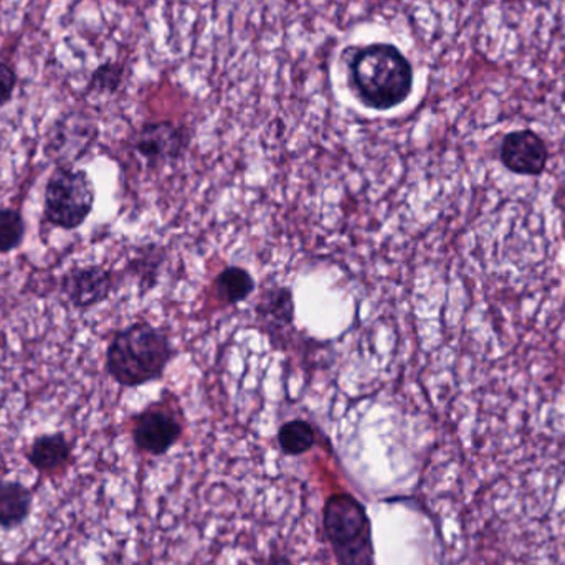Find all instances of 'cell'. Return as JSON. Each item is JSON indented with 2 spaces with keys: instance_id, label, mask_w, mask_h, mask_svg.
I'll list each match as a JSON object with an SVG mask.
<instances>
[{
  "instance_id": "6da1fadb",
  "label": "cell",
  "mask_w": 565,
  "mask_h": 565,
  "mask_svg": "<svg viewBox=\"0 0 565 565\" xmlns=\"http://www.w3.org/2000/svg\"><path fill=\"white\" fill-rule=\"evenodd\" d=\"M189 565H334L306 494L237 493L205 524Z\"/></svg>"
},
{
  "instance_id": "7a4b0ae2",
  "label": "cell",
  "mask_w": 565,
  "mask_h": 565,
  "mask_svg": "<svg viewBox=\"0 0 565 565\" xmlns=\"http://www.w3.org/2000/svg\"><path fill=\"white\" fill-rule=\"evenodd\" d=\"M175 358L168 331L136 321L116 332L106 351V371L121 387H141L159 381Z\"/></svg>"
},
{
  "instance_id": "3957f363",
  "label": "cell",
  "mask_w": 565,
  "mask_h": 565,
  "mask_svg": "<svg viewBox=\"0 0 565 565\" xmlns=\"http://www.w3.org/2000/svg\"><path fill=\"white\" fill-rule=\"evenodd\" d=\"M351 83L367 108L387 111L402 105L414 86L411 63L397 46L374 43L352 56Z\"/></svg>"
},
{
  "instance_id": "277c9868",
  "label": "cell",
  "mask_w": 565,
  "mask_h": 565,
  "mask_svg": "<svg viewBox=\"0 0 565 565\" xmlns=\"http://www.w3.org/2000/svg\"><path fill=\"white\" fill-rule=\"evenodd\" d=\"M95 184L82 169L58 168L46 182L45 217L63 231L85 224L95 207Z\"/></svg>"
},
{
  "instance_id": "5b68a950",
  "label": "cell",
  "mask_w": 565,
  "mask_h": 565,
  "mask_svg": "<svg viewBox=\"0 0 565 565\" xmlns=\"http://www.w3.org/2000/svg\"><path fill=\"white\" fill-rule=\"evenodd\" d=\"M326 531L345 565H371L367 526L354 500L339 497L331 501L326 511Z\"/></svg>"
},
{
  "instance_id": "8992f818",
  "label": "cell",
  "mask_w": 565,
  "mask_h": 565,
  "mask_svg": "<svg viewBox=\"0 0 565 565\" xmlns=\"http://www.w3.org/2000/svg\"><path fill=\"white\" fill-rule=\"evenodd\" d=\"M185 434L184 418L178 408L152 405L135 418L132 441L142 454L166 457L181 444Z\"/></svg>"
},
{
  "instance_id": "52a82bcc",
  "label": "cell",
  "mask_w": 565,
  "mask_h": 565,
  "mask_svg": "<svg viewBox=\"0 0 565 565\" xmlns=\"http://www.w3.org/2000/svg\"><path fill=\"white\" fill-rule=\"evenodd\" d=\"M96 138V126L88 116L70 113L50 129L45 145V156L58 168H72L88 152Z\"/></svg>"
},
{
  "instance_id": "ba28073f",
  "label": "cell",
  "mask_w": 565,
  "mask_h": 565,
  "mask_svg": "<svg viewBox=\"0 0 565 565\" xmlns=\"http://www.w3.org/2000/svg\"><path fill=\"white\" fill-rule=\"evenodd\" d=\"M191 145L184 126L172 121L148 122L132 139L136 152L149 164H169L179 161Z\"/></svg>"
},
{
  "instance_id": "9c48e42d",
  "label": "cell",
  "mask_w": 565,
  "mask_h": 565,
  "mask_svg": "<svg viewBox=\"0 0 565 565\" xmlns=\"http://www.w3.org/2000/svg\"><path fill=\"white\" fill-rule=\"evenodd\" d=\"M550 149L546 142L531 129H521L507 135L501 145V162L508 171L518 175H536L546 171Z\"/></svg>"
},
{
  "instance_id": "30bf717a",
  "label": "cell",
  "mask_w": 565,
  "mask_h": 565,
  "mask_svg": "<svg viewBox=\"0 0 565 565\" xmlns=\"http://www.w3.org/2000/svg\"><path fill=\"white\" fill-rule=\"evenodd\" d=\"M60 288L73 308L89 309L109 298L113 277L106 268L98 265L72 268L63 275Z\"/></svg>"
},
{
  "instance_id": "8fae6325",
  "label": "cell",
  "mask_w": 565,
  "mask_h": 565,
  "mask_svg": "<svg viewBox=\"0 0 565 565\" xmlns=\"http://www.w3.org/2000/svg\"><path fill=\"white\" fill-rule=\"evenodd\" d=\"M258 321L264 322L271 338H277L295 322V296L286 286H271L262 292L255 305Z\"/></svg>"
},
{
  "instance_id": "7c38bea8",
  "label": "cell",
  "mask_w": 565,
  "mask_h": 565,
  "mask_svg": "<svg viewBox=\"0 0 565 565\" xmlns=\"http://www.w3.org/2000/svg\"><path fill=\"white\" fill-rule=\"evenodd\" d=\"M26 458L40 473H52L68 463L72 445L63 434L42 435L33 440Z\"/></svg>"
},
{
  "instance_id": "4fadbf2b",
  "label": "cell",
  "mask_w": 565,
  "mask_h": 565,
  "mask_svg": "<svg viewBox=\"0 0 565 565\" xmlns=\"http://www.w3.org/2000/svg\"><path fill=\"white\" fill-rule=\"evenodd\" d=\"M32 493L19 481H0V527L12 530L29 518Z\"/></svg>"
},
{
  "instance_id": "5bb4252c",
  "label": "cell",
  "mask_w": 565,
  "mask_h": 565,
  "mask_svg": "<svg viewBox=\"0 0 565 565\" xmlns=\"http://www.w3.org/2000/svg\"><path fill=\"white\" fill-rule=\"evenodd\" d=\"M255 278L242 267H227L214 281L215 295L225 305H238L255 291Z\"/></svg>"
},
{
  "instance_id": "9a60e30c",
  "label": "cell",
  "mask_w": 565,
  "mask_h": 565,
  "mask_svg": "<svg viewBox=\"0 0 565 565\" xmlns=\"http://www.w3.org/2000/svg\"><path fill=\"white\" fill-rule=\"evenodd\" d=\"M278 444L286 455H302L316 444V431L309 422L295 418L282 424L278 431Z\"/></svg>"
},
{
  "instance_id": "2e32d148",
  "label": "cell",
  "mask_w": 565,
  "mask_h": 565,
  "mask_svg": "<svg viewBox=\"0 0 565 565\" xmlns=\"http://www.w3.org/2000/svg\"><path fill=\"white\" fill-rule=\"evenodd\" d=\"M25 224L13 209H0V254H9L22 244Z\"/></svg>"
},
{
  "instance_id": "e0dca14e",
  "label": "cell",
  "mask_w": 565,
  "mask_h": 565,
  "mask_svg": "<svg viewBox=\"0 0 565 565\" xmlns=\"http://www.w3.org/2000/svg\"><path fill=\"white\" fill-rule=\"evenodd\" d=\"M125 78V66L121 63L108 62L93 72L89 79L88 92L92 93H115L121 86Z\"/></svg>"
},
{
  "instance_id": "ac0fdd59",
  "label": "cell",
  "mask_w": 565,
  "mask_h": 565,
  "mask_svg": "<svg viewBox=\"0 0 565 565\" xmlns=\"http://www.w3.org/2000/svg\"><path fill=\"white\" fill-rule=\"evenodd\" d=\"M17 73L12 66L0 62V108L12 99L17 86Z\"/></svg>"
}]
</instances>
